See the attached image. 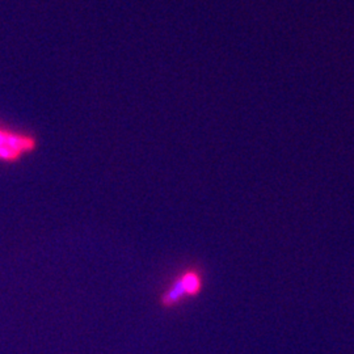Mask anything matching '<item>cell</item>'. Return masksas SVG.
Here are the masks:
<instances>
[{
    "instance_id": "6da1fadb",
    "label": "cell",
    "mask_w": 354,
    "mask_h": 354,
    "mask_svg": "<svg viewBox=\"0 0 354 354\" xmlns=\"http://www.w3.org/2000/svg\"><path fill=\"white\" fill-rule=\"evenodd\" d=\"M205 285L203 269L189 266L177 273L176 277L162 292L159 304L165 310L176 308L188 299H194L201 295Z\"/></svg>"
},
{
    "instance_id": "7a4b0ae2",
    "label": "cell",
    "mask_w": 354,
    "mask_h": 354,
    "mask_svg": "<svg viewBox=\"0 0 354 354\" xmlns=\"http://www.w3.org/2000/svg\"><path fill=\"white\" fill-rule=\"evenodd\" d=\"M36 134L0 124V163L16 165L37 150Z\"/></svg>"
}]
</instances>
